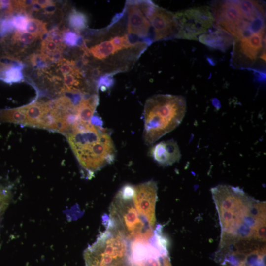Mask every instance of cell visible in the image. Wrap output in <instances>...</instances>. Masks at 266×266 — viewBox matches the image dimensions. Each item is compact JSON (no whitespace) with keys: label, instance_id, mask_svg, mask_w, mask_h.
I'll return each mask as SVG.
<instances>
[{"label":"cell","instance_id":"12","mask_svg":"<svg viewBox=\"0 0 266 266\" xmlns=\"http://www.w3.org/2000/svg\"><path fill=\"white\" fill-rule=\"evenodd\" d=\"M264 32L255 33L239 40L237 51L242 57L255 61L264 44Z\"/></svg>","mask_w":266,"mask_h":266},{"label":"cell","instance_id":"22","mask_svg":"<svg viewBox=\"0 0 266 266\" xmlns=\"http://www.w3.org/2000/svg\"><path fill=\"white\" fill-rule=\"evenodd\" d=\"M80 36L73 31L66 30L63 32V40L66 45L73 47L77 45Z\"/></svg>","mask_w":266,"mask_h":266},{"label":"cell","instance_id":"19","mask_svg":"<svg viewBox=\"0 0 266 266\" xmlns=\"http://www.w3.org/2000/svg\"><path fill=\"white\" fill-rule=\"evenodd\" d=\"M49 59L41 53H33L30 56V61L32 65L37 69H43L48 66Z\"/></svg>","mask_w":266,"mask_h":266},{"label":"cell","instance_id":"17","mask_svg":"<svg viewBox=\"0 0 266 266\" xmlns=\"http://www.w3.org/2000/svg\"><path fill=\"white\" fill-rule=\"evenodd\" d=\"M22 68L18 66L11 67L3 73L2 79L7 83L22 81L23 80Z\"/></svg>","mask_w":266,"mask_h":266},{"label":"cell","instance_id":"24","mask_svg":"<svg viewBox=\"0 0 266 266\" xmlns=\"http://www.w3.org/2000/svg\"><path fill=\"white\" fill-rule=\"evenodd\" d=\"M47 39L53 41L62 48L64 47L63 37L57 29H52L48 32V37Z\"/></svg>","mask_w":266,"mask_h":266},{"label":"cell","instance_id":"23","mask_svg":"<svg viewBox=\"0 0 266 266\" xmlns=\"http://www.w3.org/2000/svg\"><path fill=\"white\" fill-rule=\"evenodd\" d=\"M114 84L113 75L105 74L100 76L97 81L96 87L100 88L102 91L110 88Z\"/></svg>","mask_w":266,"mask_h":266},{"label":"cell","instance_id":"2","mask_svg":"<svg viewBox=\"0 0 266 266\" xmlns=\"http://www.w3.org/2000/svg\"><path fill=\"white\" fill-rule=\"evenodd\" d=\"M65 135L87 177H92L114 161L115 145L109 133L102 126L91 122L81 123Z\"/></svg>","mask_w":266,"mask_h":266},{"label":"cell","instance_id":"25","mask_svg":"<svg viewBox=\"0 0 266 266\" xmlns=\"http://www.w3.org/2000/svg\"><path fill=\"white\" fill-rule=\"evenodd\" d=\"M14 29L11 19L4 18L0 21V35H3L11 32Z\"/></svg>","mask_w":266,"mask_h":266},{"label":"cell","instance_id":"7","mask_svg":"<svg viewBox=\"0 0 266 266\" xmlns=\"http://www.w3.org/2000/svg\"><path fill=\"white\" fill-rule=\"evenodd\" d=\"M174 15L177 26L175 37L178 38L197 40L215 22L211 9L206 6L191 8Z\"/></svg>","mask_w":266,"mask_h":266},{"label":"cell","instance_id":"26","mask_svg":"<svg viewBox=\"0 0 266 266\" xmlns=\"http://www.w3.org/2000/svg\"><path fill=\"white\" fill-rule=\"evenodd\" d=\"M33 1L35 3L42 8H45L48 6L54 4L52 1L49 0H37Z\"/></svg>","mask_w":266,"mask_h":266},{"label":"cell","instance_id":"6","mask_svg":"<svg viewBox=\"0 0 266 266\" xmlns=\"http://www.w3.org/2000/svg\"><path fill=\"white\" fill-rule=\"evenodd\" d=\"M215 27L230 33L235 42L252 34V21L245 19L241 15L236 0L214 2L212 6Z\"/></svg>","mask_w":266,"mask_h":266},{"label":"cell","instance_id":"9","mask_svg":"<svg viewBox=\"0 0 266 266\" xmlns=\"http://www.w3.org/2000/svg\"><path fill=\"white\" fill-rule=\"evenodd\" d=\"M157 189L155 181H148L134 186L133 197L134 206L138 213L153 229L156 225Z\"/></svg>","mask_w":266,"mask_h":266},{"label":"cell","instance_id":"20","mask_svg":"<svg viewBox=\"0 0 266 266\" xmlns=\"http://www.w3.org/2000/svg\"><path fill=\"white\" fill-rule=\"evenodd\" d=\"M29 17L26 14H18L11 19L12 24L18 31L24 32L28 22Z\"/></svg>","mask_w":266,"mask_h":266},{"label":"cell","instance_id":"21","mask_svg":"<svg viewBox=\"0 0 266 266\" xmlns=\"http://www.w3.org/2000/svg\"><path fill=\"white\" fill-rule=\"evenodd\" d=\"M10 197L9 191L5 187L0 185V221L8 206Z\"/></svg>","mask_w":266,"mask_h":266},{"label":"cell","instance_id":"1","mask_svg":"<svg viewBox=\"0 0 266 266\" xmlns=\"http://www.w3.org/2000/svg\"><path fill=\"white\" fill-rule=\"evenodd\" d=\"M211 192L218 214L221 236L234 235L266 224V202L229 185H218Z\"/></svg>","mask_w":266,"mask_h":266},{"label":"cell","instance_id":"15","mask_svg":"<svg viewBox=\"0 0 266 266\" xmlns=\"http://www.w3.org/2000/svg\"><path fill=\"white\" fill-rule=\"evenodd\" d=\"M68 22L70 27L80 32L87 27L88 19L85 14L73 9L68 15Z\"/></svg>","mask_w":266,"mask_h":266},{"label":"cell","instance_id":"4","mask_svg":"<svg viewBox=\"0 0 266 266\" xmlns=\"http://www.w3.org/2000/svg\"><path fill=\"white\" fill-rule=\"evenodd\" d=\"M134 186H123L115 196L109 209L106 223L117 230L131 242L147 240L153 235V229L139 215L133 202Z\"/></svg>","mask_w":266,"mask_h":266},{"label":"cell","instance_id":"8","mask_svg":"<svg viewBox=\"0 0 266 266\" xmlns=\"http://www.w3.org/2000/svg\"><path fill=\"white\" fill-rule=\"evenodd\" d=\"M146 4L147 0L127 1L122 11L125 16V29L129 34L153 41L151 25L146 15Z\"/></svg>","mask_w":266,"mask_h":266},{"label":"cell","instance_id":"16","mask_svg":"<svg viewBox=\"0 0 266 266\" xmlns=\"http://www.w3.org/2000/svg\"><path fill=\"white\" fill-rule=\"evenodd\" d=\"M46 25L45 22L41 20L29 18L26 31L37 37H41L44 34L48 32Z\"/></svg>","mask_w":266,"mask_h":266},{"label":"cell","instance_id":"10","mask_svg":"<svg viewBox=\"0 0 266 266\" xmlns=\"http://www.w3.org/2000/svg\"><path fill=\"white\" fill-rule=\"evenodd\" d=\"M146 15L151 25L153 41L175 37L177 26L174 14L153 3Z\"/></svg>","mask_w":266,"mask_h":266},{"label":"cell","instance_id":"14","mask_svg":"<svg viewBox=\"0 0 266 266\" xmlns=\"http://www.w3.org/2000/svg\"><path fill=\"white\" fill-rule=\"evenodd\" d=\"M237 6L243 18L249 21L261 17H265L263 7L254 0H236Z\"/></svg>","mask_w":266,"mask_h":266},{"label":"cell","instance_id":"27","mask_svg":"<svg viewBox=\"0 0 266 266\" xmlns=\"http://www.w3.org/2000/svg\"><path fill=\"white\" fill-rule=\"evenodd\" d=\"M56 10V5L53 4L44 8V12L45 14H52Z\"/></svg>","mask_w":266,"mask_h":266},{"label":"cell","instance_id":"11","mask_svg":"<svg viewBox=\"0 0 266 266\" xmlns=\"http://www.w3.org/2000/svg\"><path fill=\"white\" fill-rule=\"evenodd\" d=\"M149 155L158 165L167 166L178 162L181 158L179 147L173 139L163 141L153 146Z\"/></svg>","mask_w":266,"mask_h":266},{"label":"cell","instance_id":"3","mask_svg":"<svg viewBox=\"0 0 266 266\" xmlns=\"http://www.w3.org/2000/svg\"><path fill=\"white\" fill-rule=\"evenodd\" d=\"M185 98L181 95L157 94L145 101L143 111V140L152 144L177 127L186 111Z\"/></svg>","mask_w":266,"mask_h":266},{"label":"cell","instance_id":"13","mask_svg":"<svg viewBox=\"0 0 266 266\" xmlns=\"http://www.w3.org/2000/svg\"><path fill=\"white\" fill-rule=\"evenodd\" d=\"M198 40L211 48L225 51L231 45L233 39L227 32L216 28L215 30H209L200 35Z\"/></svg>","mask_w":266,"mask_h":266},{"label":"cell","instance_id":"5","mask_svg":"<svg viewBox=\"0 0 266 266\" xmlns=\"http://www.w3.org/2000/svg\"><path fill=\"white\" fill-rule=\"evenodd\" d=\"M105 226L106 230L84 253L86 266H109L129 255L127 239L113 226Z\"/></svg>","mask_w":266,"mask_h":266},{"label":"cell","instance_id":"18","mask_svg":"<svg viewBox=\"0 0 266 266\" xmlns=\"http://www.w3.org/2000/svg\"><path fill=\"white\" fill-rule=\"evenodd\" d=\"M37 37L34 35L28 32L16 31L12 36V40L14 43L18 42L28 45L33 44Z\"/></svg>","mask_w":266,"mask_h":266}]
</instances>
